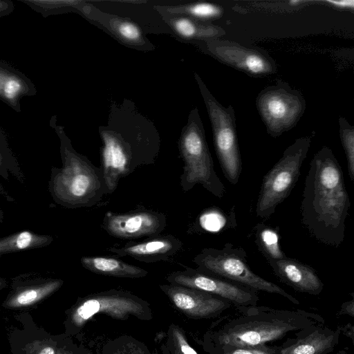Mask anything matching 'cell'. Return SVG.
Masks as SVG:
<instances>
[{"label":"cell","instance_id":"6da1fadb","mask_svg":"<svg viewBox=\"0 0 354 354\" xmlns=\"http://www.w3.org/2000/svg\"><path fill=\"white\" fill-rule=\"evenodd\" d=\"M350 207L341 166L332 149L324 146L310 162L301 205V222L317 241L337 248L344 240Z\"/></svg>","mask_w":354,"mask_h":354},{"label":"cell","instance_id":"7a4b0ae2","mask_svg":"<svg viewBox=\"0 0 354 354\" xmlns=\"http://www.w3.org/2000/svg\"><path fill=\"white\" fill-rule=\"evenodd\" d=\"M99 132L103 142L100 167L108 194L116 189L122 178L153 164L158 158L159 133L131 101L112 104L107 124L100 127Z\"/></svg>","mask_w":354,"mask_h":354},{"label":"cell","instance_id":"3957f363","mask_svg":"<svg viewBox=\"0 0 354 354\" xmlns=\"http://www.w3.org/2000/svg\"><path fill=\"white\" fill-rule=\"evenodd\" d=\"M324 323L321 315L304 310L236 306L233 315L213 323L203 339L236 346H256L296 338L313 326Z\"/></svg>","mask_w":354,"mask_h":354},{"label":"cell","instance_id":"277c9868","mask_svg":"<svg viewBox=\"0 0 354 354\" xmlns=\"http://www.w3.org/2000/svg\"><path fill=\"white\" fill-rule=\"evenodd\" d=\"M57 122V116L53 115L50 127L59 140L62 166L51 167L49 193L55 203L65 208L93 207L108 194L102 169L75 151L64 127Z\"/></svg>","mask_w":354,"mask_h":354},{"label":"cell","instance_id":"5b68a950","mask_svg":"<svg viewBox=\"0 0 354 354\" xmlns=\"http://www.w3.org/2000/svg\"><path fill=\"white\" fill-rule=\"evenodd\" d=\"M205 133L198 109L195 107L190 111L178 140L183 161L180 184L184 192L200 184L212 195L221 198L226 189L214 170Z\"/></svg>","mask_w":354,"mask_h":354},{"label":"cell","instance_id":"8992f818","mask_svg":"<svg viewBox=\"0 0 354 354\" xmlns=\"http://www.w3.org/2000/svg\"><path fill=\"white\" fill-rule=\"evenodd\" d=\"M198 271L215 276L252 288L257 292L279 295L293 304L299 301L280 286L254 272L248 264L247 254L243 248L234 247L230 243L222 249L203 248L193 259Z\"/></svg>","mask_w":354,"mask_h":354},{"label":"cell","instance_id":"52a82bcc","mask_svg":"<svg viewBox=\"0 0 354 354\" xmlns=\"http://www.w3.org/2000/svg\"><path fill=\"white\" fill-rule=\"evenodd\" d=\"M313 137L312 133L297 138L263 176L255 208L257 217L268 218L289 196L298 180Z\"/></svg>","mask_w":354,"mask_h":354},{"label":"cell","instance_id":"ba28073f","mask_svg":"<svg viewBox=\"0 0 354 354\" xmlns=\"http://www.w3.org/2000/svg\"><path fill=\"white\" fill-rule=\"evenodd\" d=\"M194 79L210 120L214 146L221 168L228 182L235 185L241 174L242 161L234 108L232 105L225 107L221 104L196 73Z\"/></svg>","mask_w":354,"mask_h":354},{"label":"cell","instance_id":"9c48e42d","mask_svg":"<svg viewBox=\"0 0 354 354\" xmlns=\"http://www.w3.org/2000/svg\"><path fill=\"white\" fill-rule=\"evenodd\" d=\"M100 314L122 321L131 317L150 321L153 317L150 304L147 301L130 292L111 289L81 298L71 313L70 323L74 329L79 330Z\"/></svg>","mask_w":354,"mask_h":354},{"label":"cell","instance_id":"30bf717a","mask_svg":"<svg viewBox=\"0 0 354 354\" xmlns=\"http://www.w3.org/2000/svg\"><path fill=\"white\" fill-rule=\"evenodd\" d=\"M255 104L267 133L274 138L294 128L306 108L302 93L280 80L263 88Z\"/></svg>","mask_w":354,"mask_h":354},{"label":"cell","instance_id":"8fae6325","mask_svg":"<svg viewBox=\"0 0 354 354\" xmlns=\"http://www.w3.org/2000/svg\"><path fill=\"white\" fill-rule=\"evenodd\" d=\"M219 62L253 77H264L277 71L275 60L264 49L245 46L221 38L192 43Z\"/></svg>","mask_w":354,"mask_h":354},{"label":"cell","instance_id":"7c38bea8","mask_svg":"<svg viewBox=\"0 0 354 354\" xmlns=\"http://www.w3.org/2000/svg\"><path fill=\"white\" fill-rule=\"evenodd\" d=\"M170 284L204 291L229 301L234 306H257L258 292L248 287L192 268L172 272L166 278Z\"/></svg>","mask_w":354,"mask_h":354},{"label":"cell","instance_id":"4fadbf2b","mask_svg":"<svg viewBox=\"0 0 354 354\" xmlns=\"http://www.w3.org/2000/svg\"><path fill=\"white\" fill-rule=\"evenodd\" d=\"M166 225L163 213L149 209L122 214L107 212L102 221V227L109 235L123 239L158 235Z\"/></svg>","mask_w":354,"mask_h":354},{"label":"cell","instance_id":"5bb4252c","mask_svg":"<svg viewBox=\"0 0 354 354\" xmlns=\"http://www.w3.org/2000/svg\"><path fill=\"white\" fill-rule=\"evenodd\" d=\"M159 288L176 309L192 319L216 317L233 306L226 299L194 288L170 283Z\"/></svg>","mask_w":354,"mask_h":354},{"label":"cell","instance_id":"9a60e30c","mask_svg":"<svg viewBox=\"0 0 354 354\" xmlns=\"http://www.w3.org/2000/svg\"><path fill=\"white\" fill-rule=\"evenodd\" d=\"M75 12L98 25L124 45L143 51L153 50L156 48L145 35L142 28L130 19L102 11L82 0L76 7Z\"/></svg>","mask_w":354,"mask_h":354},{"label":"cell","instance_id":"2e32d148","mask_svg":"<svg viewBox=\"0 0 354 354\" xmlns=\"http://www.w3.org/2000/svg\"><path fill=\"white\" fill-rule=\"evenodd\" d=\"M274 274L283 283L298 292L319 295L324 283L310 266L288 257L268 261Z\"/></svg>","mask_w":354,"mask_h":354},{"label":"cell","instance_id":"e0dca14e","mask_svg":"<svg viewBox=\"0 0 354 354\" xmlns=\"http://www.w3.org/2000/svg\"><path fill=\"white\" fill-rule=\"evenodd\" d=\"M339 329L333 330L318 324L296 338L287 340L280 346L281 354H328L338 344Z\"/></svg>","mask_w":354,"mask_h":354},{"label":"cell","instance_id":"ac0fdd59","mask_svg":"<svg viewBox=\"0 0 354 354\" xmlns=\"http://www.w3.org/2000/svg\"><path fill=\"white\" fill-rule=\"evenodd\" d=\"M183 243L173 235L158 236L136 243H127L122 247L107 250L119 257H131L139 261L153 263L168 260L178 252Z\"/></svg>","mask_w":354,"mask_h":354},{"label":"cell","instance_id":"d6986e66","mask_svg":"<svg viewBox=\"0 0 354 354\" xmlns=\"http://www.w3.org/2000/svg\"><path fill=\"white\" fill-rule=\"evenodd\" d=\"M63 280L46 278L39 274L20 275L15 281V292L6 302L9 307L32 305L57 291L63 284Z\"/></svg>","mask_w":354,"mask_h":354},{"label":"cell","instance_id":"ffe728a7","mask_svg":"<svg viewBox=\"0 0 354 354\" xmlns=\"http://www.w3.org/2000/svg\"><path fill=\"white\" fill-rule=\"evenodd\" d=\"M33 82L21 71L0 60V100L16 112H20L21 100L37 93Z\"/></svg>","mask_w":354,"mask_h":354},{"label":"cell","instance_id":"44dd1931","mask_svg":"<svg viewBox=\"0 0 354 354\" xmlns=\"http://www.w3.org/2000/svg\"><path fill=\"white\" fill-rule=\"evenodd\" d=\"M171 32L182 40L193 43L221 38L225 35L223 27L186 16H160Z\"/></svg>","mask_w":354,"mask_h":354},{"label":"cell","instance_id":"7402d4cb","mask_svg":"<svg viewBox=\"0 0 354 354\" xmlns=\"http://www.w3.org/2000/svg\"><path fill=\"white\" fill-rule=\"evenodd\" d=\"M82 266L93 273L120 277L138 279L145 277L148 272L142 268L127 263L119 259L111 257H82Z\"/></svg>","mask_w":354,"mask_h":354},{"label":"cell","instance_id":"603a6c76","mask_svg":"<svg viewBox=\"0 0 354 354\" xmlns=\"http://www.w3.org/2000/svg\"><path fill=\"white\" fill-rule=\"evenodd\" d=\"M153 6L160 16H186L207 22L221 17L224 12L221 6L209 2Z\"/></svg>","mask_w":354,"mask_h":354},{"label":"cell","instance_id":"cb8c5ba5","mask_svg":"<svg viewBox=\"0 0 354 354\" xmlns=\"http://www.w3.org/2000/svg\"><path fill=\"white\" fill-rule=\"evenodd\" d=\"M53 237L30 230H23L0 238V256L48 246Z\"/></svg>","mask_w":354,"mask_h":354},{"label":"cell","instance_id":"d4e9b609","mask_svg":"<svg viewBox=\"0 0 354 354\" xmlns=\"http://www.w3.org/2000/svg\"><path fill=\"white\" fill-rule=\"evenodd\" d=\"M254 232V243L268 262L287 257L281 248L278 230L263 223H258Z\"/></svg>","mask_w":354,"mask_h":354},{"label":"cell","instance_id":"484cf974","mask_svg":"<svg viewBox=\"0 0 354 354\" xmlns=\"http://www.w3.org/2000/svg\"><path fill=\"white\" fill-rule=\"evenodd\" d=\"M0 176L9 180L10 176L15 178L19 182H24V175L19 162L10 149L4 132L0 128ZM0 194L8 201L12 202V198L0 184Z\"/></svg>","mask_w":354,"mask_h":354},{"label":"cell","instance_id":"4316f807","mask_svg":"<svg viewBox=\"0 0 354 354\" xmlns=\"http://www.w3.org/2000/svg\"><path fill=\"white\" fill-rule=\"evenodd\" d=\"M202 346L207 354H281L280 346H269L268 344L236 346L203 339Z\"/></svg>","mask_w":354,"mask_h":354},{"label":"cell","instance_id":"83f0119b","mask_svg":"<svg viewBox=\"0 0 354 354\" xmlns=\"http://www.w3.org/2000/svg\"><path fill=\"white\" fill-rule=\"evenodd\" d=\"M101 354H151L147 346L130 335H120L107 342Z\"/></svg>","mask_w":354,"mask_h":354},{"label":"cell","instance_id":"f1b7e54d","mask_svg":"<svg viewBox=\"0 0 354 354\" xmlns=\"http://www.w3.org/2000/svg\"><path fill=\"white\" fill-rule=\"evenodd\" d=\"M44 18L68 12H75L82 0H19Z\"/></svg>","mask_w":354,"mask_h":354},{"label":"cell","instance_id":"f546056e","mask_svg":"<svg viewBox=\"0 0 354 354\" xmlns=\"http://www.w3.org/2000/svg\"><path fill=\"white\" fill-rule=\"evenodd\" d=\"M340 140L345 152L348 175L354 180V127L344 117L338 120Z\"/></svg>","mask_w":354,"mask_h":354},{"label":"cell","instance_id":"4dcf8cb0","mask_svg":"<svg viewBox=\"0 0 354 354\" xmlns=\"http://www.w3.org/2000/svg\"><path fill=\"white\" fill-rule=\"evenodd\" d=\"M168 345L174 354H198L189 344L183 329L175 324L169 327Z\"/></svg>","mask_w":354,"mask_h":354},{"label":"cell","instance_id":"1f68e13d","mask_svg":"<svg viewBox=\"0 0 354 354\" xmlns=\"http://www.w3.org/2000/svg\"><path fill=\"white\" fill-rule=\"evenodd\" d=\"M15 10L12 1L9 0H0V18L10 15Z\"/></svg>","mask_w":354,"mask_h":354},{"label":"cell","instance_id":"d6a6232c","mask_svg":"<svg viewBox=\"0 0 354 354\" xmlns=\"http://www.w3.org/2000/svg\"><path fill=\"white\" fill-rule=\"evenodd\" d=\"M339 315H349L351 317L354 316V299H352L349 301L344 302L342 305V308L340 311L339 312Z\"/></svg>","mask_w":354,"mask_h":354},{"label":"cell","instance_id":"836d02e7","mask_svg":"<svg viewBox=\"0 0 354 354\" xmlns=\"http://www.w3.org/2000/svg\"><path fill=\"white\" fill-rule=\"evenodd\" d=\"M327 3L332 5V6L339 8H351L353 9L354 2L353 1H328Z\"/></svg>","mask_w":354,"mask_h":354},{"label":"cell","instance_id":"e575fe53","mask_svg":"<svg viewBox=\"0 0 354 354\" xmlns=\"http://www.w3.org/2000/svg\"><path fill=\"white\" fill-rule=\"evenodd\" d=\"M39 354H55V349L51 346L44 348Z\"/></svg>","mask_w":354,"mask_h":354},{"label":"cell","instance_id":"d590c367","mask_svg":"<svg viewBox=\"0 0 354 354\" xmlns=\"http://www.w3.org/2000/svg\"><path fill=\"white\" fill-rule=\"evenodd\" d=\"M7 286V281L5 279L0 277V290Z\"/></svg>","mask_w":354,"mask_h":354},{"label":"cell","instance_id":"8d00e7d4","mask_svg":"<svg viewBox=\"0 0 354 354\" xmlns=\"http://www.w3.org/2000/svg\"><path fill=\"white\" fill-rule=\"evenodd\" d=\"M4 221V213L2 210L1 207H0V224L2 223Z\"/></svg>","mask_w":354,"mask_h":354},{"label":"cell","instance_id":"74e56055","mask_svg":"<svg viewBox=\"0 0 354 354\" xmlns=\"http://www.w3.org/2000/svg\"><path fill=\"white\" fill-rule=\"evenodd\" d=\"M87 354H92V353H87Z\"/></svg>","mask_w":354,"mask_h":354}]
</instances>
